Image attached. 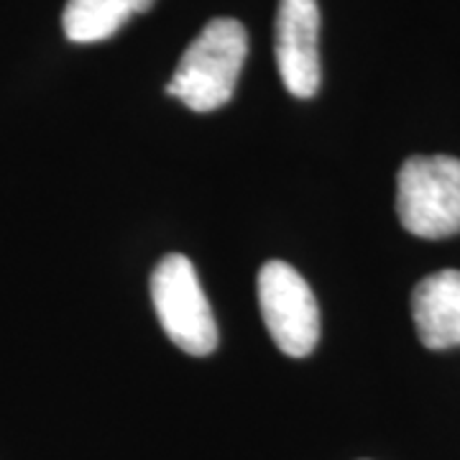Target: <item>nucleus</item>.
I'll use <instances>...</instances> for the list:
<instances>
[{
  "label": "nucleus",
  "mask_w": 460,
  "mask_h": 460,
  "mask_svg": "<svg viewBox=\"0 0 460 460\" xmlns=\"http://www.w3.org/2000/svg\"><path fill=\"white\" fill-rule=\"evenodd\" d=\"M396 215L417 238L440 241L460 233V159L410 156L396 174Z\"/></svg>",
  "instance_id": "2"
},
{
  "label": "nucleus",
  "mask_w": 460,
  "mask_h": 460,
  "mask_svg": "<svg viewBox=\"0 0 460 460\" xmlns=\"http://www.w3.org/2000/svg\"><path fill=\"white\" fill-rule=\"evenodd\" d=\"M154 0H66L65 36L75 44H98L118 33L133 16L146 13Z\"/></svg>",
  "instance_id": "7"
},
{
  "label": "nucleus",
  "mask_w": 460,
  "mask_h": 460,
  "mask_svg": "<svg viewBox=\"0 0 460 460\" xmlns=\"http://www.w3.org/2000/svg\"><path fill=\"white\" fill-rule=\"evenodd\" d=\"M263 325L284 356L305 358L320 341V310L310 284L287 261H266L259 271Z\"/></svg>",
  "instance_id": "4"
},
{
  "label": "nucleus",
  "mask_w": 460,
  "mask_h": 460,
  "mask_svg": "<svg viewBox=\"0 0 460 460\" xmlns=\"http://www.w3.org/2000/svg\"><path fill=\"white\" fill-rule=\"evenodd\" d=\"M248 54V33L235 18H213L181 54L166 84V95L181 100L195 113L223 108L241 77Z\"/></svg>",
  "instance_id": "1"
},
{
  "label": "nucleus",
  "mask_w": 460,
  "mask_h": 460,
  "mask_svg": "<svg viewBox=\"0 0 460 460\" xmlns=\"http://www.w3.org/2000/svg\"><path fill=\"white\" fill-rule=\"evenodd\" d=\"M274 57L287 93L310 100L320 90V8L317 0H279Z\"/></svg>",
  "instance_id": "5"
},
{
  "label": "nucleus",
  "mask_w": 460,
  "mask_h": 460,
  "mask_svg": "<svg viewBox=\"0 0 460 460\" xmlns=\"http://www.w3.org/2000/svg\"><path fill=\"white\" fill-rule=\"evenodd\" d=\"M411 320L420 343L429 350L460 345V271L443 269L420 281L411 292Z\"/></svg>",
  "instance_id": "6"
},
{
  "label": "nucleus",
  "mask_w": 460,
  "mask_h": 460,
  "mask_svg": "<svg viewBox=\"0 0 460 460\" xmlns=\"http://www.w3.org/2000/svg\"><path fill=\"white\" fill-rule=\"evenodd\" d=\"M151 302L166 338L190 356L217 348L213 307L199 284L198 269L181 253H169L151 274Z\"/></svg>",
  "instance_id": "3"
}]
</instances>
